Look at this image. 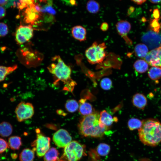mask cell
Instances as JSON below:
<instances>
[{"mask_svg": "<svg viewBox=\"0 0 161 161\" xmlns=\"http://www.w3.org/2000/svg\"><path fill=\"white\" fill-rule=\"evenodd\" d=\"M96 149L97 153L100 155L105 156L109 153L110 148L108 145L105 143H101L98 145Z\"/></svg>", "mask_w": 161, "mask_h": 161, "instance_id": "obj_29", "label": "cell"}, {"mask_svg": "<svg viewBox=\"0 0 161 161\" xmlns=\"http://www.w3.org/2000/svg\"><path fill=\"white\" fill-rule=\"evenodd\" d=\"M17 156L16 155V154H13L11 155V157L13 159L15 158Z\"/></svg>", "mask_w": 161, "mask_h": 161, "instance_id": "obj_42", "label": "cell"}, {"mask_svg": "<svg viewBox=\"0 0 161 161\" xmlns=\"http://www.w3.org/2000/svg\"><path fill=\"white\" fill-rule=\"evenodd\" d=\"M66 110L71 113L74 112L79 109V105L76 100L74 99L68 100L65 104Z\"/></svg>", "mask_w": 161, "mask_h": 161, "instance_id": "obj_27", "label": "cell"}, {"mask_svg": "<svg viewBox=\"0 0 161 161\" xmlns=\"http://www.w3.org/2000/svg\"><path fill=\"white\" fill-rule=\"evenodd\" d=\"M34 3L27 7L23 13L24 21L34 27L40 25L42 18L41 13L35 9Z\"/></svg>", "mask_w": 161, "mask_h": 161, "instance_id": "obj_7", "label": "cell"}, {"mask_svg": "<svg viewBox=\"0 0 161 161\" xmlns=\"http://www.w3.org/2000/svg\"><path fill=\"white\" fill-rule=\"evenodd\" d=\"M35 158L34 151L28 148L24 149L19 154L20 161H33Z\"/></svg>", "mask_w": 161, "mask_h": 161, "instance_id": "obj_20", "label": "cell"}, {"mask_svg": "<svg viewBox=\"0 0 161 161\" xmlns=\"http://www.w3.org/2000/svg\"><path fill=\"white\" fill-rule=\"evenodd\" d=\"M34 111V107L32 103L23 101L18 104L15 111L17 119L19 122L31 118Z\"/></svg>", "mask_w": 161, "mask_h": 161, "instance_id": "obj_8", "label": "cell"}, {"mask_svg": "<svg viewBox=\"0 0 161 161\" xmlns=\"http://www.w3.org/2000/svg\"><path fill=\"white\" fill-rule=\"evenodd\" d=\"M56 161H66V160L61 158L60 159H58V160Z\"/></svg>", "mask_w": 161, "mask_h": 161, "instance_id": "obj_43", "label": "cell"}, {"mask_svg": "<svg viewBox=\"0 0 161 161\" xmlns=\"http://www.w3.org/2000/svg\"><path fill=\"white\" fill-rule=\"evenodd\" d=\"M101 88L105 90L110 89L112 86V82L109 78H103L100 83Z\"/></svg>", "mask_w": 161, "mask_h": 161, "instance_id": "obj_30", "label": "cell"}, {"mask_svg": "<svg viewBox=\"0 0 161 161\" xmlns=\"http://www.w3.org/2000/svg\"><path fill=\"white\" fill-rule=\"evenodd\" d=\"M142 125V121L136 118H131L128 122V126L130 130L140 129Z\"/></svg>", "mask_w": 161, "mask_h": 161, "instance_id": "obj_28", "label": "cell"}, {"mask_svg": "<svg viewBox=\"0 0 161 161\" xmlns=\"http://www.w3.org/2000/svg\"><path fill=\"white\" fill-rule=\"evenodd\" d=\"M8 32V29L7 25L3 22H0V37L6 36Z\"/></svg>", "mask_w": 161, "mask_h": 161, "instance_id": "obj_33", "label": "cell"}, {"mask_svg": "<svg viewBox=\"0 0 161 161\" xmlns=\"http://www.w3.org/2000/svg\"><path fill=\"white\" fill-rule=\"evenodd\" d=\"M142 161H151L149 160H148L147 159H142Z\"/></svg>", "mask_w": 161, "mask_h": 161, "instance_id": "obj_44", "label": "cell"}, {"mask_svg": "<svg viewBox=\"0 0 161 161\" xmlns=\"http://www.w3.org/2000/svg\"><path fill=\"white\" fill-rule=\"evenodd\" d=\"M85 152L84 146L74 140L64 148L61 158L66 161H78L85 154Z\"/></svg>", "mask_w": 161, "mask_h": 161, "instance_id": "obj_5", "label": "cell"}, {"mask_svg": "<svg viewBox=\"0 0 161 161\" xmlns=\"http://www.w3.org/2000/svg\"><path fill=\"white\" fill-rule=\"evenodd\" d=\"M142 125L138 129L140 140L144 145L155 146L161 142V123L155 119L142 121Z\"/></svg>", "mask_w": 161, "mask_h": 161, "instance_id": "obj_2", "label": "cell"}, {"mask_svg": "<svg viewBox=\"0 0 161 161\" xmlns=\"http://www.w3.org/2000/svg\"><path fill=\"white\" fill-rule=\"evenodd\" d=\"M33 35V28L30 25H20L17 29L15 34V40L19 45L29 41Z\"/></svg>", "mask_w": 161, "mask_h": 161, "instance_id": "obj_10", "label": "cell"}, {"mask_svg": "<svg viewBox=\"0 0 161 161\" xmlns=\"http://www.w3.org/2000/svg\"><path fill=\"white\" fill-rule=\"evenodd\" d=\"M8 147L14 150H18L22 144L20 137L13 136L10 137L8 140Z\"/></svg>", "mask_w": 161, "mask_h": 161, "instance_id": "obj_21", "label": "cell"}, {"mask_svg": "<svg viewBox=\"0 0 161 161\" xmlns=\"http://www.w3.org/2000/svg\"><path fill=\"white\" fill-rule=\"evenodd\" d=\"M17 67L16 65L10 66H0V82L4 80L7 76L15 70Z\"/></svg>", "mask_w": 161, "mask_h": 161, "instance_id": "obj_24", "label": "cell"}, {"mask_svg": "<svg viewBox=\"0 0 161 161\" xmlns=\"http://www.w3.org/2000/svg\"><path fill=\"white\" fill-rule=\"evenodd\" d=\"M133 67L137 72L143 73L147 70L148 65V64L145 60L139 59L134 62L133 64Z\"/></svg>", "mask_w": 161, "mask_h": 161, "instance_id": "obj_23", "label": "cell"}, {"mask_svg": "<svg viewBox=\"0 0 161 161\" xmlns=\"http://www.w3.org/2000/svg\"><path fill=\"white\" fill-rule=\"evenodd\" d=\"M144 59L152 66H161V49L158 48L151 50L148 52Z\"/></svg>", "mask_w": 161, "mask_h": 161, "instance_id": "obj_13", "label": "cell"}, {"mask_svg": "<svg viewBox=\"0 0 161 161\" xmlns=\"http://www.w3.org/2000/svg\"><path fill=\"white\" fill-rule=\"evenodd\" d=\"M80 105L79 111L81 115L85 116L92 114L93 112L92 105L89 103L86 102L84 99H81L79 101Z\"/></svg>", "mask_w": 161, "mask_h": 161, "instance_id": "obj_17", "label": "cell"}, {"mask_svg": "<svg viewBox=\"0 0 161 161\" xmlns=\"http://www.w3.org/2000/svg\"><path fill=\"white\" fill-rule=\"evenodd\" d=\"M149 77L152 80L157 81L161 78V66H152L148 72Z\"/></svg>", "mask_w": 161, "mask_h": 161, "instance_id": "obj_25", "label": "cell"}, {"mask_svg": "<svg viewBox=\"0 0 161 161\" xmlns=\"http://www.w3.org/2000/svg\"><path fill=\"white\" fill-rule=\"evenodd\" d=\"M151 3L153 4H157L160 2L161 0H150Z\"/></svg>", "mask_w": 161, "mask_h": 161, "instance_id": "obj_41", "label": "cell"}, {"mask_svg": "<svg viewBox=\"0 0 161 161\" xmlns=\"http://www.w3.org/2000/svg\"><path fill=\"white\" fill-rule=\"evenodd\" d=\"M109 26L108 24L105 22L103 23L100 27L101 30L103 31H106L108 30Z\"/></svg>", "mask_w": 161, "mask_h": 161, "instance_id": "obj_36", "label": "cell"}, {"mask_svg": "<svg viewBox=\"0 0 161 161\" xmlns=\"http://www.w3.org/2000/svg\"><path fill=\"white\" fill-rule=\"evenodd\" d=\"M86 8L87 10L91 13H96L100 10L99 3L95 0H89L87 3Z\"/></svg>", "mask_w": 161, "mask_h": 161, "instance_id": "obj_26", "label": "cell"}, {"mask_svg": "<svg viewBox=\"0 0 161 161\" xmlns=\"http://www.w3.org/2000/svg\"><path fill=\"white\" fill-rule=\"evenodd\" d=\"M100 116L99 113L94 112L83 117L78 126L80 134L85 137H100L103 136L108 130V127L100 122Z\"/></svg>", "mask_w": 161, "mask_h": 161, "instance_id": "obj_3", "label": "cell"}, {"mask_svg": "<svg viewBox=\"0 0 161 161\" xmlns=\"http://www.w3.org/2000/svg\"><path fill=\"white\" fill-rule=\"evenodd\" d=\"M159 19L154 18L152 20L150 23L151 30L157 32H159L160 25L159 22Z\"/></svg>", "mask_w": 161, "mask_h": 161, "instance_id": "obj_32", "label": "cell"}, {"mask_svg": "<svg viewBox=\"0 0 161 161\" xmlns=\"http://www.w3.org/2000/svg\"><path fill=\"white\" fill-rule=\"evenodd\" d=\"M8 147V143L4 139L0 138V154L5 151Z\"/></svg>", "mask_w": 161, "mask_h": 161, "instance_id": "obj_34", "label": "cell"}, {"mask_svg": "<svg viewBox=\"0 0 161 161\" xmlns=\"http://www.w3.org/2000/svg\"><path fill=\"white\" fill-rule=\"evenodd\" d=\"M47 69L55 78L54 84H56L58 81H61L64 85V90L72 92L76 83L71 78V68L59 56H55L52 58V63Z\"/></svg>", "mask_w": 161, "mask_h": 161, "instance_id": "obj_1", "label": "cell"}, {"mask_svg": "<svg viewBox=\"0 0 161 161\" xmlns=\"http://www.w3.org/2000/svg\"><path fill=\"white\" fill-rule=\"evenodd\" d=\"M71 33L72 37L80 41L86 40L87 31L86 29L81 25H76L72 27Z\"/></svg>", "mask_w": 161, "mask_h": 161, "instance_id": "obj_14", "label": "cell"}, {"mask_svg": "<svg viewBox=\"0 0 161 161\" xmlns=\"http://www.w3.org/2000/svg\"><path fill=\"white\" fill-rule=\"evenodd\" d=\"M57 113L60 115H65L66 114L63 111L61 110H58L57 111Z\"/></svg>", "mask_w": 161, "mask_h": 161, "instance_id": "obj_40", "label": "cell"}, {"mask_svg": "<svg viewBox=\"0 0 161 161\" xmlns=\"http://www.w3.org/2000/svg\"><path fill=\"white\" fill-rule=\"evenodd\" d=\"M9 0H0V5H4L7 4Z\"/></svg>", "mask_w": 161, "mask_h": 161, "instance_id": "obj_39", "label": "cell"}, {"mask_svg": "<svg viewBox=\"0 0 161 161\" xmlns=\"http://www.w3.org/2000/svg\"><path fill=\"white\" fill-rule=\"evenodd\" d=\"M153 16L154 18L159 19L160 18V13L158 9H155L153 12Z\"/></svg>", "mask_w": 161, "mask_h": 161, "instance_id": "obj_37", "label": "cell"}, {"mask_svg": "<svg viewBox=\"0 0 161 161\" xmlns=\"http://www.w3.org/2000/svg\"><path fill=\"white\" fill-rule=\"evenodd\" d=\"M141 40L150 49H155L161 46V33L150 30L143 34Z\"/></svg>", "mask_w": 161, "mask_h": 161, "instance_id": "obj_9", "label": "cell"}, {"mask_svg": "<svg viewBox=\"0 0 161 161\" xmlns=\"http://www.w3.org/2000/svg\"><path fill=\"white\" fill-rule=\"evenodd\" d=\"M133 2L137 4H141L145 2L146 0H131Z\"/></svg>", "mask_w": 161, "mask_h": 161, "instance_id": "obj_38", "label": "cell"}, {"mask_svg": "<svg viewBox=\"0 0 161 161\" xmlns=\"http://www.w3.org/2000/svg\"><path fill=\"white\" fill-rule=\"evenodd\" d=\"M6 15V11L5 8L0 6V19L3 18Z\"/></svg>", "mask_w": 161, "mask_h": 161, "instance_id": "obj_35", "label": "cell"}, {"mask_svg": "<svg viewBox=\"0 0 161 161\" xmlns=\"http://www.w3.org/2000/svg\"><path fill=\"white\" fill-rule=\"evenodd\" d=\"M134 51L137 56L142 58H144L148 52V48L143 44H137L134 47Z\"/></svg>", "mask_w": 161, "mask_h": 161, "instance_id": "obj_19", "label": "cell"}, {"mask_svg": "<svg viewBox=\"0 0 161 161\" xmlns=\"http://www.w3.org/2000/svg\"><path fill=\"white\" fill-rule=\"evenodd\" d=\"M59 153L55 148L52 147L47 151L44 157V161H56L58 158Z\"/></svg>", "mask_w": 161, "mask_h": 161, "instance_id": "obj_22", "label": "cell"}, {"mask_svg": "<svg viewBox=\"0 0 161 161\" xmlns=\"http://www.w3.org/2000/svg\"><path fill=\"white\" fill-rule=\"evenodd\" d=\"M132 102L133 105L137 108L143 109L147 105V100L143 94L137 93L133 95Z\"/></svg>", "mask_w": 161, "mask_h": 161, "instance_id": "obj_15", "label": "cell"}, {"mask_svg": "<svg viewBox=\"0 0 161 161\" xmlns=\"http://www.w3.org/2000/svg\"><path fill=\"white\" fill-rule=\"evenodd\" d=\"M53 141L59 148H65L72 141V138L66 130L60 129L55 132L53 136Z\"/></svg>", "mask_w": 161, "mask_h": 161, "instance_id": "obj_11", "label": "cell"}, {"mask_svg": "<svg viewBox=\"0 0 161 161\" xmlns=\"http://www.w3.org/2000/svg\"><path fill=\"white\" fill-rule=\"evenodd\" d=\"M99 121L102 124L108 127L114 122H116L118 119L116 117H113L105 110H103L100 114Z\"/></svg>", "mask_w": 161, "mask_h": 161, "instance_id": "obj_16", "label": "cell"}, {"mask_svg": "<svg viewBox=\"0 0 161 161\" xmlns=\"http://www.w3.org/2000/svg\"><path fill=\"white\" fill-rule=\"evenodd\" d=\"M13 128L9 123L3 121L0 123V136L3 137H7L12 133Z\"/></svg>", "mask_w": 161, "mask_h": 161, "instance_id": "obj_18", "label": "cell"}, {"mask_svg": "<svg viewBox=\"0 0 161 161\" xmlns=\"http://www.w3.org/2000/svg\"><path fill=\"white\" fill-rule=\"evenodd\" d=\"M106 47L104 42H94L85 51V55L88 61L91 64L102 63L106 56Z\"/></svg>", "mask_w": 161, "mask_h": 161, "instance_id": "obj_4", "label": "cell"}, {"mask_svg": "<svg viewBox=\"0 0 161 161\" xmlns=\"http://www.w3.org/2000/svg\"><path fill=\"white\" fill-rule=\"evenodd\" d=\"M115 26L119 35L123 38L128 45H131L132 44V41L128 36L131 28L130 23L126 20H121L116 23Z\"/></svg>", "mask_w": 161, "mask_h": 161, "instance_id": "obj_12", "label": "cell"}, {"mask_svg": "<svg viewBox=\"0 0 161 161\" xmlns=\"http://www.w3.org/2000/svg\"><path fill=\"white\" fill-rule=\"evenodd\" d=\"M35 0H18L17 7L20 10L26 8L35 3Z\"/></svg>", "mask_w": 161, "mask_h": 161, "instance_id": "obj_31", "label": "cell"}, {"mask_svg": "<svg viewBox=\"0 0 161 161\" xmlns=\"http://www.w3.org/2000/svg\"><path fill=\"white\" fill-rule=\"evenodd\" d=\"M36 139L32 143L33 150L35 151L37 156L41 157L44 155L49 150L50 145V139L41 133L39 129L36 130Z\"/></svg>", "mask_w": 161, "mask_h": 161, "instance_id": "obj_6", "label": "cell"}]
</instances>
